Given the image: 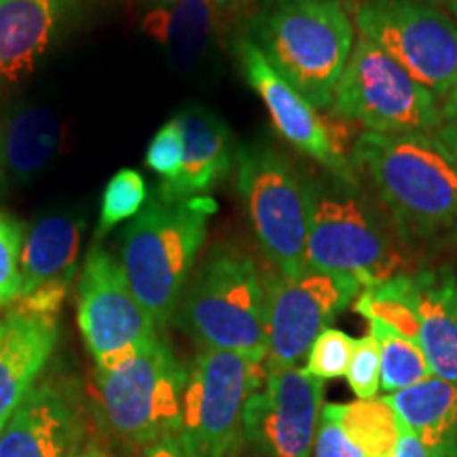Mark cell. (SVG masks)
<instances>
[{
	"mask_svg": "<svg viewBox=\"0 0 457 457\" xmlns=\"http://www.w3.org/2000/svg\"><path fill=\"white\" fill-rule=\"evenodd\" d=\"M392 457H430V453H428L424 443H421L413 432L404 430L403 428L398 447H396V451H394Z\"/></svg>",
	"mask_w": 457,
	"mask_h": 457,
	"instance_id": "37",
	"label": "cell"
},
{
	"mask_svg": "<svg viewBox=\"0 0 457 457\" xmlns=\"http://www.w3.org/2000/svg\"><path fill=\"white\" fill-rule=\"evenodd\" d=\"M176 119L185 138V157L180 174L159 185V199L187 202L208 197L236 162L231 129L225 119L204 104H187Z\"/></svg>",
	"mask_w": 457,
	"mask_h": 457,
	"instance_id": "16",
	"label": "cell"
},
{
	"mask_svg": "<svg viewBox=\"0 0 457 457\" xmlns=\"http://www.w3.org/2000/svg\"><path fill=\"white\" fill-rule=\"evenodd\" d=\"M356 28L438 102L457 87V24L447 11L421 0H364Z\"/></svg>",
	"mask_w": 457,
	"mask_h": 457,
	"instance_id": "10",
	"label": "cell"
},
{
	"mask_svg": "<svg viewBox=\"0 0 457 457\" xmlns=\"http://www.w3.org/2000/svg\"><path fill=\"white\" fill-rule=\"evenodd\" d=\"M353 307L360 316L386 324L398 335L420 343V316L413 296V276L409 273H400L384 284L364 288Z\"/></svg>",
	"mask_w": 457,
	"mask_h": 457,
	"instance_id": "25",
	"label": "cell"
},
{
	"mask_svg": "<svg viewBox=\"0 0 457 457\" xmlns=\"http://www.w3.org/2000/svg\"><path fill=\"white\" fill-rule=\"evenodd\" d=\"M77 322L100 373L159 337L155 320L131 293L121 261L100 245L89 250L79 279Z\"/></svg>",
	"mask_w": 457,
	"mask_h": 457,
	"instance_id": "11",
	"label": "cell"
},
{
	"mask_svg": "<svg viewBox=\"0 0 457 457\" xmlns=\"http://www.w3.org/2000/svg\"><path fill=\"white\" fill-rule=\"evenodd\" d=\"M26 231L20 219L0 212V307L15 303L21 295V250Z\"/></svg>",
	"mask_w": 457,
	"mask_h": 457,
	"instance_id": "28",
	"label": "cell"
},
{
	"mask_svg": "<svg viewBox=\"0 0 457 457\" xmlns=\"http://www.w3.org/2000/svg\"><path fill=\"white\" fill-rule=\"evenodd\" d=\"M347 384L360 400L377 398L381 390V352L373 335H364L356 341L347 369Z\"/></svg>",
	"mask_w": 457,
	"mask_h": 457,
	"instance_id": "31",
	"label": "cell"
},
{
	"mask_svg": "<svg viewBox=\"0 0 457 457\" xmlns=\"http://www.w3.org/2000/svg\"><path fill=\"white\" fill-rule=\"evenodd\" d=\"M386 398L404 430L424 443L430 457H457V384L432 375Z\"/></svg>",
	"mask_w": 457,
	"mask_h": 457,
	"instance_id": "21",
	"label": "cell"
},
{
	"mask_svg": "<svg viewBox=\"0 0 457 457\" xmlns=\"http://www.w3.org/2000/svg\"><path fill=\"white\" fill-rule=\"evenodd\" d=\"M0 171H3V136H0Z\"/></svg>",
	"mask_w": 457,
	"mask_h": 457,
	"instance_id": "43",
	"label": "cell"
},
{
	"mask_svg": "<svg viewBox=\"0 0 457 457\" xmlns=\"http://www.w3.org/2000/svg\"><path fill=\"white\" fill-rule=\"evenodd\" d=\"M83 424L60 386L43 381L0 432V457H79Z\"/></svg>",
	"mask_w": 457,
	"mask_h": 457,
	"instance_id": "15",
	"label": "cell"
},
{
	"mask_svg": "<svg viewBox=\"0 0 457 457\" xmlns=\"http://www.w3.org/2000/svg\"><path fill=\"white\" fill-rule=\"evenodd\" d=\"M265 362L199 350L182 394V438L195 457H231L244 441V407L265 381Z\"/></svg>",
	"mask_w": 457,
	"mask_h": 457,
	"instance_id": "9",
	"label": "cell"
},
{
	"mask_svg": "<svg viewBox=\"0 0 457 457\" xmlns=\"http://www.w3.org/2000/svg\"><path fill=\"white\" fill-rule=\"evenodd\" d=\"M85 222L68 214H49L34 222L21 250V295L57 279H72Z\"/></svg>",
	"mask_w": 457,
	"mask_h": 457,
	"instance_id": "22",
	"label": "cell"
},
{
	"mask_svg": "<svg viewBox=\"0 0 457 457\" xmlns=\"http://www.w3.org/2000/svg\"><path fill=\"white\" fill-rule=\"evenodd\" d=\"M236 54L245 83L262 100L278 134L330 174L356 179V170L343 165L330 151L320 112L270 64L262 51L248 37H239Z\"/></svg>",
	"mask_w": 457,
	"mask_h": 457,
	"instance_id": "14",
	"label": "cell"
},
{
	"mask_svg": "<svg viewBox=\"0 0 457 457\" xmlns=\"http://www.w3.org/2000/svg\"><path fill=\"white\" fill-rule=\"evenodd\" d=\"M140 457H195L188 449V445L182 438V434H170V436H163L162 441L148 445V447L142 451Z\"/></svg>",
	"mask_w": 457,
	"mask_h": 457,
	"instance_id": "36",
	"label": "cell"
},
{
	"mask_svg": "<svg viewBox=\"0 0 457 457\" xmlns=\"http://www.w3.org/2000/svg\"><path fill=\"white\" fill-rule=\"evenodd\" d=\"M68 288H71V279H57V282H49L41 286V288L32 290L30 295L20 296L15 301V312L28 313L34 318H47L57 320L60 316L62 305H64Z\"/></svg>",
	"mask_w": 457,
	"mask_h": 457,
	"instance_id": "32",
	"label": "cell"
},
{
	"mask_svg": "<svg viewBox=\"0 0 457 457\" xmlns=\"http://www.w3.org/2000/svg\"><path fill=\"white\" fill-rule=\"evenodd\" d=\"M146 182L142 179L140 171L121 170L112 174L111 180L106 182L104 193H102V208L98 228H96V239L104 237L106 233H111L123 220L136 219L146 202Z\"/></svg>",
	"mask_w": 457,
	"mask_h": 457,
	"instance_id": "27",
	"label": "cell"
},
{
	"mask_svg": "<svg viewBox=\"0 0 457 457\" xmlns=\"http://www.w3.org/2000/svg\"><path fill=\"white\" fill-rule=\"evenodd\" d=\"M57 145L60 123L54 112L41 106L24 108L11 119L3 136V165L17 180H28L51 162Z\"/></svg>",
	"mask_w": 457,
	"mask_h": 457,
	"instance_id": "23",
	"label": "cell"
},
{
	"mask_svg": "<svg viewBox=\"0 0 457 457\" xmlns=\"http://www.w3.org/2000/svg\"><path fill=\"white\" fill-rule=\"evenodd\" d=\"M322 415L337 421L364 457H392L403 434V424L387 398L327 404Z\"/></svg>",
	"mask_w": 457,
	"mask_h": 457,
	"instance_id": "24",
	"label": "cell"
},
{
	"mask_svg": "<svg viewBox=\"0 0 457 457\" xmlns=\"http://www.w3.org/2000/svg\"><path fill=\"white\" fill-rule=\"evenodd\" d=\"M421 3L434 4V7H441V4H445V7H447V4H449V3H453V0H421Z\"/></svg>",
	"mask_w": 457,
	"mask_h": 457,
	"instance_id": "41",
	"label": "cell"
},
{
	"mask_svg": "<svg viewBox=\"0 0 457 457\" xmlns=\"http://www.w3.org/2000/svg\"><path fill=\"white\" fill-rule=\"evenodd\" d=\"M310 202L305 270L343 273L362 288L384 284L404 273L407 254L400 248L392 222L381 214L356 179L305 180Z\"/></svg>",
	"mask_w": 457,
	"mask_h": 457,
	"instance_id": "2",
	"label": "cell"
},
{
	"mask_svg": "<svg viewBox=\"0 0 457 457\" xmlns=\"http://www.w3.org/2000/svg\"><path fill=\"white\" fill-rule=\"evenodd\" d=\"M447 9H449V15L453 17L455 24H457V0H453V3H449V4H447Z\"/></svg>",
	"mask_w": 457,
	"mask_h": 457,
	"instance_id": "42",
	"label": "cell"
},
{
	"mask_svg": "<svg viewBox=\"0 0 457 457\" xmlns=\"http://www.w3.org/2000/svg\"><path fill=\"white\" fill-rule=\"evenodd\" d=\"M214 212L210 197L187 202L157 197L125 228L121 267L131 293L159 330L176 320Z\"/></svg>",
	"mask_w": 457,
	"mask_h": 457,
	"instance_id": "3",
	"label": "cell"
},
{
	"mask_svg": "<svg viewBox=\"0 0 457 457\" xmlns=\"http://www.w3.org/2000/svg\"><path fill=\"white\" fill-rule=\"evenodd\" d=\"M413 296L432 375L457 384V276L449 267L415 273Z\"/></svg>",
	"mask_w": 457,
	"mask_h": 457,
	"instance_id": "19",
	"label": "cell"
},
{
	"mask_svg": "<svg viewBox=\"0 0 457 457\" xmlns=\"http://www.w3.org/2000/svg\"><path fill=\"white\" fill-rule=\"evenodd\" d=\"M328 111L369 134H436L441 102L369 38L358 37Z\"/></svg>",
	"mask_w": 457,
	"mask_h": 457,
	"instance_id": "7",
	"label": "cell"
},
{
	"mask_svg": "<svg viewBox=\"0 0 457 457\" xmlns=\"http://www.w3.org/2000/svg\"><path fill=\"white\" fill-rule=\"evenodd\" d=\"M57 337V320L15 310L0 320V432L43 373Z\"/></svg>",
	"mask_w": 457,
	"mask_h": 457,
	"instance_id": "17",
	"label": "cell"
},
{
	"mask_svg": "<svg viewBox=\"0 0 457 457\" xmlns=\"http://www.w3.org/2000/svg\"><path fill=\"white\" fill-rule=\"evenodd\" d=\"M262 284L267 373L296 367L307 356L316 337L328 328L337 313L345 310L362 288L356 278L322 271H305L299 278L270 271L262 276Z\"/></svg>",
	"mask_w": 457,
	"mask_h": 457,
	"instance_id": "12",
	"label": "cell"
},
{
	"mask_svg": "<svg viewBox=\"0 0 457 457\" xmlns=\"http://www.w3.org/2000/svg\"><path fill=\"white\" fill-rule=\"evenodd\" d=\"M140 3L148 4V9H162V7H170V4L179 3V0H140Z\"/></svg>",
	"mask_w": 457,
	"mask_h": 457,
	"instance_id": "38",
	"label": "cell"
},
{
	"mask_svg": "<svg viewBox=\"0 0 457 457\" xmlns=\"http://www.w3.org/2000/svg\"><path fill=\"white\" fill-rule=\"evenodd\" d=\"M237 188L262 254L286 278L305 273L310 202L305 179L276 148L248 142L236 148Z\"/></svg>",
	"mask_w": 457,
	"mask_h": 457,
	"instance_id": "6",
	"label": "cell"
},
{
	"mask_svg": "<svg viewBox=\"0 0 457 457\" xmlns=\"http://www.w3.org/2000/svg\"><path fill=\"white\" fill-rule=\"evenodd\" d=\"M102 415L123 441L153 445L182 432L187 369L162 339H153L119 367L96 370Z\"/></svg>",
	"mask_w": 457,
	"mask_h": 457,
	"instance_id": "8",
	"label": "cell"
},
{
	"mask_svg": "<svg viewBox=\"0 0 457 457\" xmlns=\"http://www.w3.org/2000/svg\"><path fill=\"white\" fill-rule=\"evenodd\" d=\"M79 457H108V455L104 453V451H100L98 447H91L87 451H83V453Z\"/></svg>",
	"mask_w": 457,
	"mask_h": 457,
	"instance_id": "40",
	"label": "cell"
},
{
	"mask_svg": "<svg viewBox=\"0 0 457 457\" xmlns=\"http://www.w3.org/2000/svg\"><path fill=\"white\" fill-rule=\"evenodd\" d=\"M176 320L197 350L267 360L265 284L253 256L216 244L188 279Z\"/></svg>",
	"mask_w": 457,
	"mask_h": 457,
	"instance_id": "4",
	"label": "cell"
},
{
	"mask_svg": "<svg viewBox=\"0 0 457 457\" xmlns=\"http://www.w3.org/2000/svg\"><path fill=\"white\" fill-rule=\"evenodd\" d=\"M369 333L379 343L381 352V390L394 394L430 379L432 369L421 345L398 335L386 324L369 320Z\"/></svg>",
	"mask_w": 457,
	"mask_h": 457,
	"instance_id": "26",
	"label": "cell"
},
{
	"mask_svg": "<svg viewBox=\"0 0 457 457\" xmlns=\"http://www.w3.org/2000/svg\"><path fill=\"white\" fill-rule=\"evenodd\" d=\"M434 136L457 157V87L441 102V123Z\"/></svg>",
	"mask_w": 457,
	"mask_h": 457,
	"instance_id": "35",
	"label": "cell"
},
{
	"mask_svg": "<svg viewBox=\"0 0 457 457\" xmlns=\"http://www.w3.org/2000/svg\"><path fill=\"white\" fill-rule=\"evenodd\" d=\"M79 0H0V85L34 72Z\"/></svg>",
	"mask_w": 457,
	"mask_h": 457,
	"instance_id": "18",
	"label": "cell"
},
{
	"mask_svg": "<svg viewBox=\"0 0 457 457\" xmlns=\"http://www.w3.org/2000/svg\"><path fill=\"white\" fill-rule=\"evenodd\" d=\"M212 4L214 13L219 15L220 26L225 34L239 24H248L253 17L254 0H208Z\"/></svg>",
	"mask_w": 457,
	"mask_h": 457,
	"instance_id": "34",
	"label": "cell"
},
{
	"mask_svg": "<svg viewBox=\"0 0 457 457\" xmlns=\"http://www.w3.org/2000/svg\"><path fill=\"white\" fill-rule=\"evenodd\" d=\"M288 3H299V0H262V4H265L267 9L279 7V4H288Z\"/></svg>",
	"mask_w": 457,
	"mask_h": 457,
	"instance_id": "39",
	"label": "cell"
},
{
	"mask_svg": "<svg viewBox=\"0 0 457 457\" xmlns=\"http://www.w3.org/2000/svg\"><path fill=\"white\" fill-rule=\"evenodd\" d=\"M245 37L316 111H328L353 49L341 0H299L253 15Z\"/></svg>",
	"mask_w": 457,
	"mask_h": 457,
	"instance_id": "5",
	"label": "cell"
},
{
	"mask_svg": "<svg viewBox=\"0 0 457 457\" xmlns=\"http://www.w3.org/2000/svg\"><path fill=\"white\" fill-rule=\"evenodd\" d=\"M313 457H364L337 421L327 415H320V424L313 441Z\"/></svg>",
	"mask_w": 457,
	"mask_h": 457,
	"instance_id": "33",
	"label": "cell"
},
{
	"mask_svg": "<svg viewBox=\"0 0 457 457\" xmlns=\"http://www.w3.org/2000/svg\"><path fill=\"white\" fill-rule=\"evenodd\" d=\"M352 163L404 245L436 250L457 242V157L436 136L362 131Z\"/></svg>",
	"mask_w": 457,
	"mask_h": 457,
	"instance_id": "1",
	"label": "cell"
},
{
	"mask_svg": "<svg viewBox=\"0 0 457 457\" xmlns=\"http://www.w3.org/2000/svg\"><path fill=\"white\" fill-rule=\"evenodd\" d=\"M182 157H185V138L179 119L174 117L165 121L148 142L145 163L157 176H162V182H168L180 174Z\"/></svg>",
	"mask_w": 457,
	"mask_h": 457,
	"instance_id": "30",
	"label": "cell"
},
{
	"mask_svg": "<svg viewBox=\"0 0 457 457\" xmlns=\"http://www.w3.org/2000/svg\"><path fill=\"white\" fill-rule=\"evenodd\" d=\"M324 381L305 369L270 370L244 407V438L262 457H312Z\"/></svg>",
	"mask_w": 457,
	"mask_h": 457,
	"instance_id": "13",
	"label": "cell"
},
{
	"mask_svg": "<svg viewBox=\"0 0 457 457\" xmlns=\"http://www.w3.org/2000/svg\"><path fill=\"white\" fill-rule=\"evenodd\" d=\"M142 30L162 45L170 64L182 74L197 71L225 34L208 0H179L170 7L148 9Z\"/></svg>",
	"mask_w": 457,
	"mask_h": 457,
	"instance_id": "20",
	"label": "cell"
},
{
	"mask_svg": "<svg viewBox=\"0 0 457 457\" xmlns=\"http://www.w3.org/2000/svg\"><path fill=\"white\" fill-rule=\"evenodd\" d=\"M356 341L339 328H327L316 337L307 352L305 370L316 379H339L347 375Z\"/></svg>",
	"mask_w": 457,
	"mask_h": 457,
	"instance_id": "29",
	"label": "cell"
}]
</instances>
